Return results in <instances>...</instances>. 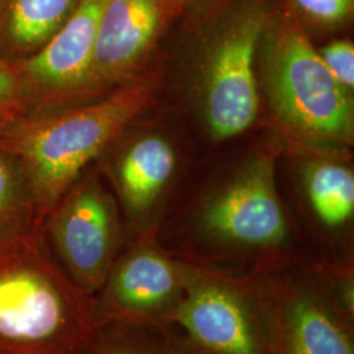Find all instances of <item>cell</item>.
Listing matches in <instances>:
<instances>
[{
  "label": "cell",
  "instance_id": "ba28073f",
  "mask_svg": "<svg viewBox=\"0 0 354 354\" xmlns=\"http://www.w3.org/2000/svg\"><path fill=\"white\" fill-rule=\"evenodd\" d=\"M174 327L215 354H272L253 279L185 263V288Z\"/></svg>",
  "mask_w": 354,
  "mask_h": 354
},
{
  "label": "cell",
  "instance_id": "3957f363",
  "mask_svg": "<svg viewBox=\"0 0 354 354\" xmlns=\"http://www.w3.org/2000/svg\"><path fill=\"white\" fill-rule=\"evenodd\" d=\"M159 83L156 73L146 71L102 99L0 124V140L24 168L42 221L151 104Z\"/></svg>",
  "mask_w": 354,
  "mask_h": 354
},
{
  "label": "cell",
  "instance_id": "5bb4252c",
  "mask_svg": "<svg viewBox=\"0 0 354 354\" xmlns=\"http://www.w3.org/2000/svg\"><path fill=\"white\" fill-rule=\"evenodd\" d=\"M42 222L24 168L0 140V238Z\"/></svg>",
  "mask_w": 354,
  "mask_h": 354
},
{
  "label": "cell",
  "instance_id": "30bf717a",
  "mask_svg": "<svg viewBox=\"0 0 354 354\" xmlns=\"http://www.w3.org/2000/svg\"><path fill=\"white\" fill-rule=\"evenodd\" d=\"M105 1L80 0L68 21L41 50L13 64L21 115L48 113L80 104Z\"/></svg>",
  "mask_w": 354,
  "mask_h": 354
},
{
  "label": "cell",
  "instance_id": "e0dca14e",
  "mask_svg": "<svg viewBox=\"0 0 354 354\" xmlns=\"http://www.w3.org/2000/svg\"><path fill=\"white\" fill-rule=\"evenodd\" d=\"M329 73L344 88H354V46L348 39H337L319 51Z\"/></svg>",
  "mask_w": 354,
  "mask_h": 354
},
{
  "label": "cell",
  "instance_id": "8992f818",
  "mask_svg": "<svg viewBox=\"0 0 354 354\" xmlns=\"http://www.w3.org/2000/svg\"><path fill=\"white\" fill-rule=\"evenodd\" d=\"M51 252L66 274L93 297L130 238L113 190L84 172L42 221Z\"/></svg>",
  "mask_w": 354,
  "mask_h": 354
},
{
  "label": "cell",
  "instance_id": "6da1fadb",
  "mask_svg": "<svg viewBox=\"0 0 354 354\" xmlns=\"http://www.w3.org/2000/svg\"><path fill=\"white\" fill-rule=\"evenodd\" d=\"M153 238L177 260L235 279L308 260L279 194L273 153L165 210Z\"/></svg>",
  "mask_w": 354,
  "mask_h": 354
},
{
  "label": "cell",
  "instance_id": "277c9868",
  "mask_svg": "<svg viewBox=\"0 0 354 354\" xmlns=\"http://www.w3.org/2000/svg\"><path fill=\"white\" fill-rule=\"evenodd\" d=\"M257 54L274 120L291 142L322 151L352 145L351 92L329 73L295 19L270 16Z\"/></svg>",
  "mask_w": 354,
  "mask_h": 354
},
{
  "label": "cell",
  "instance_id": "5b68a950",
  "mask_svg": "<svg viewBox=\"0 0 354 354\" xmlns=\"http://www.w3.org/2000/svg\"><path fill=\"white\" fill-rule=\"evenodd\" d=\"M253 283L272 354H354V317L335 301L317 263L281 266Z\"/></svg>",
  "mask_w": 354,
  "mask_h": 354
},
{
  "label": "cell",
  "instance_id": "44dd1931",
  "mask_svg": "<svg viewBox=\"0 0 354 354\" xmlns=\"http://www.w3.org/2000/svg\"><path fill=\"white\" fill-rule=\"evenodd\" d=\"M0 3H1V0H0Z\"/></svg>",
  "mask_w": 354,
  "mask_h": 354
},
{
  "label": "cell",
  "instance_id": "7c38bea8",
  "mask_svg": "<svg viewBox=\"0 0 354 354\" xmlns=\"http://www.w3.org/2000/svg\"><path fill=\"white\" fill-rule=\"evenodd\" d=\"M176 169V152L159 134H143L118 155L111 171L113 193L130 236L155 232Z\"/></svg>",
  "mask_w": 354,
  "mask_h": 354
},
{
  "label": "cell",
  "instance_id": "52a82bcc",
  "mask_svg": "<svg viewBox=\"0 0 354 354\" xmlns=\"http://www.w3.org/2000/svg\"><path fill=\"white\" fill-rule=\"evenodd\" d=\"M269 19L261 0H250L228 16L206 45L200 88L205 122L215 140L241 136L257 118L256 58Z\"/></svg>",
  "mask_w": 354,
  "mask_h": 354
},
{
  "label": "cell",
  "instance_id": "ac0fdd59",
  "mask_svg": "<svg viewBox=\"0 0 354 354\" xmlns=\"http://www.w3.org/2000/svg\"><path fill=\"white\" fill-rule=\"evenodd\" d=\"M21 115L17 73L12 64L0 59V124Z\"/></svg>",
  "mask_w": 354,
  "mask_h": 354
},
{
  "label": "cell",
  "instance_id": "9a60e30c",
  "mask_svg": "<svg viewBox=\"0 0 354 354\" xmlns=\"http://www.w3.org/2000/svg\"><path fill=\"white\" fill-rule=\"evenodd\" d=\"M168 329L134 323L104 324L87 354H163Z\"/></svg>",
  "mask_w": 354,
  "mask_h": 354
},
{
  "label": "cell",
  "instance_id": "d6986e66",
  "mask_svg": "<svg viewBox=\"0 0 354 354\" xmlns=\"http://www.w3.org/2000/svg\"><path fill=\"white\" fill-rule=\"evenodd\" d=\"M163 354H215L189 342L175 327L168 329Z\"/></svg>",
  "mask_w": 354,
  "mask_h": 354
},
{
  "label": "cell",
  "instance_id": "8fae6325",
  "mask_svg": "<svg viewBox=\"0 0 354 354\" xmlns=\"http://www.w3.org/2000/svg\"><path fill=\"white\" fill-rule=\"evenodd\" d=\"M178 13L174 0H106L80 104L145 74L163 29Z\"/></svg>",
  "mask_w": 354,
  "mask_h": 354
},
{
  "label": "cell",
  "instance_id": "ffe728a7",
  "mask_svg": "<svg viewBox=\"0 0 354 354\" xmlns=\"http://www.w3.org/2000/svg\"><path fill=\"white\" fill-rule=\"evenodd\" d=\"M174 1H175L177 8H178V11L181 13V11H183L184 8H187L192 3H194V1H197V0H174Z\"/></svg>",
  "mask_w": 354,
  "mask_h": 354
},
{
  "label": "cell",
  "instance_id": "4fadbf2b",
  "mask_svg": "<svg viewBox=\"0 0 354 354\" xmlns=\"http://www.w3.org/2000/svg\"><path fill=\"white\" fill-rule=\"evenodd\" d=\"M80 0H1L0 59L19 64L41 50L75 12Z\"/></svg>",
  "mask_w": 354,
  "mask_h": 354
},
{
  "label": "cell",
  "instance_id": "7a4b0ae2",
  "mask_svg": "<svg viewBox=\"0 0 354 354\" xmlns=\"http://www.w3.org/2000/svg\"><path fill=\"white\" fill-rule=\"evenodd\" d=\"M93 298L51 252L42 222L0 238V354H87Z\"/></svg>",
  "mask_w": 354,
  "mask_h": 354
},
{
  "label": "cell",
  "instance_id": "9c48e42d",
  "mask_svg": "<svg viewBox=\"0 0 354 354\" xmlns=\"http://www.w3.org/2000/svg\"><path fill=\"white\" fill-rule=\"evenodd\" d=\"M185 288V263L160 247L153 234L130 236L102 288L92 297L96 322L174 327Z\"/></svg>",
  "mask_w": 354,
  "mask_h": 354
},
{
  "label": "cell",
  "instance_id": "2e32d148",
  "mask_svg": "<svg viewBox=\"0 0 354 354\" xmlns=\"http://www.w3.org/2000/svg\"><path fill=\"white\" fill-rule=\"evenodd\" d=\"M294 8L313 24L337 26L352 16L354 0H289Z\"/></svg>",
  "mask_w": 354,
  "mask_h": 354
}]
</instances>
